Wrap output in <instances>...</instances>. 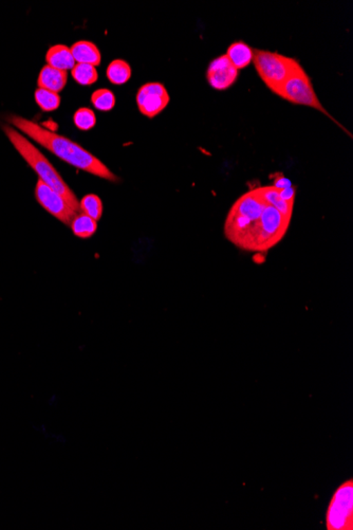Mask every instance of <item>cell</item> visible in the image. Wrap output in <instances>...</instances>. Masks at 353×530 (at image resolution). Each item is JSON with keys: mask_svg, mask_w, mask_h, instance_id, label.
<instances>
[{"mask_svg": "<svg viewBox=\"0 0 353 530\" xmlns=\"http://www.w3.org/2000/svg\"><path fill=\"white\" fill-rule=\"evenodd\" d=\"M9 122L68 164L111 182L119 180L99 159L70 139L19 115H11Z\"/></svg>", "mask_w": 353, "mask_h": 530, "instance_id": "6da1fadb", "label": "cell"}, {"mask_svg": "<svg viewBox=\"0 0 353 530\" xmlns=\"http://www.w3.org/2000/svg\"><path fill=\"white\" fill-rule=\"evenodd\" d=\"M3 131L16 151L21 153V156L34 169V172L39 175V180L59 193L68 205L77 212L79 210V202L77 196L43 153L13 127L7 125L3 126Z\"/></svg>", "mask_w": 353, "mask_h": 530, "instance_id": "7a4b0ae2", "label": "cell"}, {"mask_svg": "<svg viewBox=\"0 0 353 530\" xmlns=\"http://www.w3.org/2000/svg\"><path fill=\"white\" fill-rule=\"evenodd\" d=\"M291 217L283 214L275 207L267 205L252 229L237 248L249 252H266L276 246L290 227Z\"/></svg>", "mask_w": 353, "mask_h": 530, "instance_id": "3957f363", "label": "cell"}, {"mask_svg": "<svg viewBox=\"0 0 353 530\" xmlns=\"http://www.w3.org/2000/svg\"><path fill=\"white\" fill-rule=\"evenodd\" d=\"M267 205L268 202L263 198L261 187L252 189L239 197L225 219V234L229 242L238 247L245 235L256 224Z\"/></svg>", "mask_w": 353, "mask_h": 530, "instance_id": "277c9868", "label": "cell"}, {"mask_svg": "<svg viewBox=\"0 0 353 530\" xmlns=\"http://www.w3.org/2000/svg\"><path fill=\"white\" fill-rule=\"evenodd\" d=\"M296 59L267 50L253 49L255 69L261 81L275 95H278L281 86L292 71Z\"/></svg>", "mask_w": 353, "mask_h": 530, "instance_id": "5b68a950", "label": "cell"}, {"mask_svg": "<svg viewBox=\"0 0 353 530\" xmlns=\"http://www.w3.org/2000/svg\"><path fill=\"white\" fill-rule=\"evenodd\" d=\"M277 95L292 104L316 109L332 119L318 100L310 77L298 61H295L290 75Z\"/></svg>", "mask_w": 353, "mask_h": 530, "instance_id": "8992f818", "label": "cell"}, {"mask_svg": "<svg viewBox=\"0 0 353 530\" xmlns=\"http://www.w3.org/2000/svg\"><path fill=\"white\" fill-rule=\"evenodd\" d=\"M326 530H353V480L334 490L325 513Z\"/></svg>", "mask_w": 353, "mask_h": 530, "instance_id": "52a82bcc", "label": "cell"}, {"mask_svg": "<svg viewBox=\"0 0 353 530\" xmlns=\"http://www.w3.org/2000/svg\"><path fill=\"white\" fill-rule=\"evenodd\" d=\"M171 101L164 85L158 82L147 83L140 87L137 93V104L140 113L147 117H155L162 113Z\"/></svg>", "mask_w": 353, "mask_h": 530, "instance_id": "ba28073f", "label": "cell"}, {"mask_svg": "<svg viewBox=\"0 0 353 530\" xmlns=\"http://www.w3.org/2000/svg\"><path fill=\"white\" fill-rule=\"evenodd\" d=\"M35 197L45 210L61 221L63 224H71V221L77 215V212L68 205L67 201L59 193L55 192L41 180L37 181V187H35Z\"/></svg>", "mask_w": 353, "mask_h": 530, "instance_id": "9c48e42d", "label": "cell"}, {"mask_svg": "<svg viewBox=\"0 0 353 530\" xmlns=\"http://www.w3.org/2000/svg\"><path fill=\"white\" fill-rule=\"evenodd\" d=\"M238 77L239 70L225 55L213 59L207 67V83L215 91H227L236 83Z\"/></svg>", "mask_w": 353, "mask_h": 530, "instance_id": "30bf717a", "label": "cell"}, {"mask_svg": "<svg viewBox=\"0 0 353 530\" xmlns=\"http://www.w3.org/2000/svg\"><path fill=\"white\" fill-rule=\"evenodd\" d=\"M66 84H67V73L48 65L43 67L37 79L39 88L47 89L57 93H61L65 88Z\"/></svg>", "mask_w": 353, "mask_h": 530, "instance_id": "8fae6325", "label": "cell"}, {"mask_svg": "<svg viewBox=\"0 0 353 530\" xmlns=\"http://www.w3.org/2000/svg\"><path fill=\"white\" fill-rule=\"evenodd\" d=\"M46 61L50 67L63 71L70 70V69L73 70V68L75 66L73 53L65 45H55L50 48L46 55Z\"/></svg>", "mask_w": 353, "mask_h": 530, "instance_id": "7c38bea8", "label": "cell"}, {"mask_svg": "<svg viewBox=\"0 0 353 530\" xmlns=\"http://www.w3.org/2000/svg\"><path fill=\"white\" fill-rule=\"evenodd\" d=\"M70 51L77 64H89L95 67L101 64L102 55L99 48L90 41H77L71 46Z\"/></svg>", "mask_w": 353, "mask_h": 530, "instance_id": "4fadbf2b", "label": "cell"}, {"mask_svg": "<svg viewBox=\"0 0 353 530\" xmlns=\"http://www.w3.org/2000/svg\"><path fill=\"white\" fill-rule=\"evenodd\" d=\"M225 55L237 70H241L252 63L253 49L243 41H235L229 46Z\"/></svg>", "mask_w": 353, "mask_h": 530, "instance_id": "5bb4252c", "label": "cell"}, {"mask_svg": "<svg viewBox=\"0 0 353 530\" xmlns=\"http://www.w3.org/2000/svg\"><path fill=\"white\" fill-rule=\"evenodd\" d=\"M263 190V198L266 199L267 202L271 206L275 207L277 210L280 211L283 214L292 218L293 209H294V202L285 200L281 198L279 194L278 189L274 185H267L261 187Z\"/></svg>", "mask_w": 353, "mask_h": 530, "instance_id": "9a60e30c", "label": "cell"}, {"mask_svg": "<svg viewBox=\"0 0 353 530\" xmlns=\"http://www.w3.org/2000/svg\"><path fill=\"white\" fill-rule=\"evenodd\" d=\"M106 75L111 83L115 85H123L131 79V65L123 59H115L107 67Z\"/></svg>", "mask_w": 353, "mask_h": 530, "instance_id": "2e32d148", "label": "cell"}, {"mask_svg": "<svg viewBox=\"0 0 353 530\" xmlns=\"http://www.w3.org/2000/svg\"><path fill=\"white\" fill-rule=\"evenodd\" d=\"M71 229L75 236L81 238H89L95 234L97 229V223L95 219L86 214H79L71 221Z\"/></svg>", "mask_w": 353, "mask_h": 530, "instance_id": "e0dca14e", "label": "cell"}, {"mask_svg": "<svg viewBox=\"0 0 353 530\" xmlns=\"http://www.w3.org/2000/svg\"><path fill=\"white\" fill-rule=\"evenodd\" d=\"M71 75L77 83H79V85H84V86L93 85L99 77L95 66L89 65V64H75V67L71 70Z\"/></svg>", "mask_w": 353, "mask_h": 530, "instance_id": "ac0fdd59", "label": "cell"}, {"mask_svg": "<svg viewBox=\"0 0 353 530\" xmlns=\"http://www.w3.org/2000/svg\"><path fill=\"white\" fill-rule=\"evenodd\" d=\"M35 101L39 108L46 113L57 111L61 105V97L59 93L53 91H47V89L37 88L35 91Z\"/></svg>", "mask_w": 353, "mask_h": 530, "instance_id": "d6986e66", "label": "cell"}, {"mask_svg": "<svg viewBox=\"0 0 353 530\" xmlns=\"http://www.w3.org/2000/svg\"><path fill=\"white\" fill-rule=\"evenodd\" d=\"M79 210H82L84 214L97 221L103 215V202L97 195H86L79 202Z\"/></svg>", "mask_w": 353, "mask_h": 530, "instance_id": "ffe728a7", "label": "cell"}, {"mask_svg": "<svg viewBox=\"0 0 353 530\" xmlns=\"http://www.w3.org/2000/svg\"><path fill=\"white\" fill-rule=\"evenodd\" d=\"M91 103L101 111H111L115 105V97L109 89H97L91 95Z\"/></svg>", "mask_w": 353, "mask_h": 530, "instance_id": "44dd1931", "label": "cell"}, {"mask_svg": "<svg viewBox=\"0 0 353 530\" xmlns=\"http://www.w3.org/2000/svg\"><path fill=\"white\" fill-rule=\"evenodd\" d=\"M73 122H75V126L81 129V131H90L91 129L95 126L97 117H95V113L91 109L79 108L75 113Z\"/></svg>", "mask_w": 353, "mask_h": 530, "instance_id": "7402d4cb", "label": "cell"}, {"mask_svg": "<svg viewBox=\"0 0 353 530\" xmlns=\"http://www.w3.org/2000/svg\"><path fill=\"white\" fill-rule=\"evenodd\" d=\"M39 429H41V433H43V435H45L46 438H48V439H51V442H55V444H65L66 442H67V438H66L63 434L55 433V432L48 431V430H45L44 426H41Z\"/></svg>", "mask_w": 353, "mask_h": 530, "instance_id": "603a6c76", "label": "cell"}]
</instances>
